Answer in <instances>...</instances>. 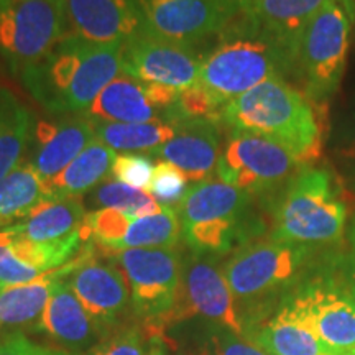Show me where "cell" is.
Here are the masks:
<instances>
[{
	"instance_id": "27",
	"label": "cell",
	"mask_w": 355,
	"mask_h": 355,
	"mask_svg": "<svg viewBox=\"0 0 355 355\" xmlns=\"http://www.w3.org/2000/svg\"><path fill=\"white\" fill-rule=\"evenodd\" d=\"M46 198L38 173L28 162L20 163L0 180V229L19 224Z\"/></svg>"
},
{
	"instance_id": "8",
	"label": "cell",
	"mask_w": 355,
	"mask_h": 355,
	"mask_svg": "<svg viewBox=\"0 0 355 355\" xmlns=\"http://www.w3.org/2000/svg\"><path fill=\"white\" fill-rule=\"evenodd\" d=\"M121 265L130 286L135 314L150 324H166L181 286V255L170 248H128L107 255Z\"/></svg>"
},
{
	"instance_id": "15",
	"label": "cell",
	"mask_w": 355,
	"mask_h": 355,
	"mask_svg": "<svg viewBox=\"0 0 355 355\" xmlns=\"http://www.w3.org/2000/svg\"><path fill=\"white\" fill-rule=\"evenodd\" d=\"M94 140V122L86 114H63L38 121L30 139L28 163L46 188Z\"/></svg>"
},
{
	"instance_id": "36",
	"label": "cell",
	"mask_w": 355,
	"mask_h": 355,
	"mask_svg": "<svg viewBox=\"0 0 355 355\" xmlns=\"http://www.w3.org/2000/svg\"><path fill=\"white\" fill-rule=\"evenodd\" d=\"M89 355H145L139 332L125 331L97 344Z\"/></svg>"
},
{
	"instance_id": "34",
	"label": "cell",
	"mask_w": 355,
	"mask_h": 355,
	"mask_svg": "<svg viewBox=\"0 0 355 355\" xmlns=\"http://www.w3.org/2000/svg\"><path fill=\"white\" fill-rule=\"evenodd\" d=\"M155 165L152 158L140 153H122L117 155L114 159L110 178H114L119 183L128 184L132 188L148 189L152 181Z\"/></svg>"
},
{
	"instance_id": "2",
	"label": "cell",
	"mask_w": 355,
	"mask_h": 355,
	"mask_svg": "<svg viewBox=\"0 0 355 355\" xmlns=\"http://www.w3.org/2000/svg\"><path fill=\"white\" fill-rule=\"evenodd\" d=\"M123 44H99L64 35L42 60L20 74L25 87L53 115L84 114L122 73Z\"/></svg>"
},
{
	"instance_id": "18",
	"label": "cell",
	"mask_w": 355,
	"mask_h": 355,
	"mask_svg": "<svg viewBox=\"0 0 355 355\" xmlns=\"http://www.w3.org/2000/svg\"><path fill=\"white\" fill-rule=\"evenodd\" d=\"M91 248L79 255L66 282L97 326L112 324L122 316L130 298L127 278L114 265L92 259Z\"/></svg>"
},
{
	"instance_id": "39",
	"label": "cell",
	"mask_w": 355,
	"mask_h": 355,
	"mask_svg": "<svg viewBox=\"0 0 355 355\" xmlns=\"http://www.w3.org/2000/svg\"><path fill=\"white\" fill-rule=\"evenodd\" d=\"M324 355H355L354 352H327Z\"/></svg>"
},
{
	"instance_id": "33",
	"label": "cell",
	"mask_w": 355,
	"mask_h": 355,
	"mask_svg": "<svg viewBox=\"0 0 355 355\" xmlns=\"http://www.w3.org/2000/svg\"><path fill=\"white\" fill-rule=\"evenodd\" d=\"M329 144L337 162L355 168V101L337 115L329 128Z\"/></svg>"
},
{
	"instance_id": "6",
	"label": "cell",
	"mask_w": 355,
	"mask_h": 355,
	"mask_svg": "<svg viewBox=\"0 0 355 355\" xmlns=\"http://www.w3.org/2000/svg\"><path fill=\"white\" fill-rule=\"evenodd\" d=\"M252 194L219 178L194 183L175 207L181 237L198 255H216L234 247L250 206Z\"/></svg>"
},
{
	"instance_id": "11",
	"label": "cell",
	"mask_w": 355,
	"mask_h": 355,
	"mask_svg": "<svg viewBox=\"0 0 355 355\" xmlns=\"http://www.w3.org/2000/svg\"><path fill=\"white\" fill-rule=\"evenodd\" d=\"M145 33L198 46L219 37L241 13L239 0H139Z\"/></svg>"
},
{
	"instance_id": "32",
	"label": "cell",
	"mask_w": 355,
	"mask_h": 355,
	"mask_svg": "<svg viewBox=\"0 0 355 355\" xmlns=\"http://www.w3.org/2000/svg\"><path fill=\"white\" fill-rule=\"evenodd\" d=\"M148 191L162 206L175 207L180 204L188 191V178L184 173L178 170L175 165L163 162H158L155 166L152 181L148 184Z\"/></svg>"
},
{
	"instance_id": "24",
	"label": "cell",
	"mask_w": 355,
	"mask_h": 355,
	"mask_svg": "<svg viewBox=\"0 0 355 355\" xmlns=\"http://www.w3.org/2000/svg\"><path fill=\"white\" fill-rule=\"evenodd\" d=\"M115 157L117 155L112 148L96 139L44 188L46 196L55 199L81 198L109 180Z\"/></svg>"
},
{
	"instance_id": "13",
	"label": "cell",
	"mask_w": 355,
	"mask_h": 355,
	"mask_svg": "<svg viewBox=\"0 0 355 355\" xmlns=\"http://www.w3.org/2000/svg\"><path fill=\"white\" fill-rule=\"evenodd\" d=\"M235 301L224 272L204 255L194 254L183 266L180 296L168 319L201 314L225 331L243 337V322Z\"/></svg>"
},
{
	"instance_id": "40",
	"label": "cell",
	"mask_w": 355,
	"mask_h": 355,
	"mask_svg": "<svg viewBox=\"0 0 355 355\" xmlns=\"http://www.w3.org/2000/svg\"><path fill=\"white\" fill-rule=\"evenodd\" d=\"M352 243H354V248H355V225H354V229H352Z\"/></svg>"
},
{
	"instance_id": "19",
	"label": "cell",
	"mask_w": 355,
	"mask_h": 355,
	"mask_svg": "<svg viewBox=\"0 0 355 355\" xmlns=\"http://www.w3.org/2000/svg\"><path fill=\"white\" fill-rule=\"evenodd\" d=\"M173 139L150 155L175 165L193 183L209 180L217 170L222 153L219 122L193 119L173 122Z\"/></svg>"
},
{
	"instance_id": "25",
	"label": "cell",
	"mask_w": 355,
	"mask_h": 355,
	"mask_svg": "<svg viewBox=\"0 0 355 355\" xmlns=\"http://www.w3.org/2000/svg\"><path fill=\"white\" fill-rule=\"evenodd\" d=\"M38 326L58 340L68 344H84L94 334L97 324L92 321L66 278H63L56 283Z\"/></svg>"
},
{
	"instance_id": "43",
	"label": "cell",
	"mask_w": 355,
	"mask_h": 355,
	"mask_svg": "<svg viewBox=\"0 0 355 355\" xmlns=\"http://www.w3.org/2000/svg\"><path fill=\"white\" fill-rule=\"evenodd\" d=\"M354 354H355V352H354Z\"/></svg>"
},
{
	"instance_id": "37",
	"label": "cell",
	"mask_w": 355,
	"mask_h": 355,
	"mask_svg": "<svg viewBox=\"0 0 355 355\" xmlns=\"http://www.w3.org/2000/svg\"><path fill=\"white\" fill-rule=\"evenodd\" d=\"M0 355H68L61 350L44 347L26 339L21 334H10L0 340Z\"/></svg>"
},
{
	"instance_id": "21",
	"label": "cell",
	"mask_w": 355,
	"mask_h": 355,
	"mask_svg": "<svg viewBox=\"0 0 355 355\" xmlns=\"http://www.w3.org/2000/svg\"><path fill=\"white\" fill-rule=\"evenodd\" d=\"M324 3L326 0H239L243 19L285 44L296 60L306 26Z\"/></svg>"
},
{
	"instance_id": "3",
	"label": "cell",
	"mask_w": 355,
	"mask_h": 355,
	"mask_svg": "<svg viewBox=\"0 0 355 355\" xmlns=\"http://www.w3.org/2000/svg\"><path fill=\"white\" fill-rule=\"evenodd\" d=\"M290 74H296L293 53L239 13L202 56L198 83L225 107L259 84Z\"/></svg>"
},
{
	"instance_id": "38",
	"label": "cell",
	"mask_w": 355,
	"mask_h": 355,
	"mask_svg": "<svg viewBox=\"0 0 355 355\" xmlns=\"http://www.w3.org/2000/svg\"><path fill=\"white\" fill-rule=\"evenodd\" d=\"M349 188L355 193V168H354L352 175H350V178H349Z\"/></svg>"
},
{
	"instance_id": "12",
	"label": "cell",
	"mask_w": 355,
	"mask_h": 355,
	"mask_svg": "<svg viewBox=\"0 0 355 355\" xmlns=\"http://www.w3.org/2000/svg\"><path fill=\"white\" fill-rule=\"evenodd\" d=\"M202 56L194 48L141 32L122 46V74L135 81L184 91L199 81Z\"/></svg>"
},
{
	"instance_id": "9",
	"label": "cell",
	"mask_w": 355,
	"mask_h": 355,
	"mask_svg": "<svg viewBox=\"0 0 355 355\" xmlns=\"http://www.w3.org/2000/svg\"><path fill=\"white\" fill-rule=\"evenodd\" d=\"M303 165L282 145L254 133L232 130L217 163V178L248 194L286 184Z\"/></svg>"
},
{
	"instance_id": "7",
	"label": "cell",
	"mask_w": 355,
	"mask_h": 355,
	"mask_svg": "<svg viewBox=\"0 0 355 355\" xmlns=\"http://www.w3.org/2000/svg\"><path fill=\"white\" fill-rule=\"evenodd\" d=\"M66 35V0H7L0 8V55L20 76Z\"/></svg>"
},
{
	"instance_id": "20",
	"label": "cell",
	"mask_w": 355,
	"mask_h": 355,
	"mask_svg": "<svg viewBox=\"0 0 355 355\" xmlns=\"http://www.w3.org/2000/svg\"><path fill=\"white\" fill-rule=\"evenodd\" d=\"M293 298L329 352H355V296L339 288L313 285Z\"/></svg>"
},
{
	"instance_id": "5",
	"label": "cell",
	"mask_w": 355,
	"mask_h": 355,
	"mask_svg": "<svg viewBox=\"0 0 355 355\" xmlns=\"http://www.w3.org/2000/svg\"><path fill=\"white\" fill-rule=\"evenodd\" d=\"M355 0H326L301 37L296 74L303 92L327 104L343 83L354 42Z\"/></svg>"
},
{
	"instance_id": "31",
	"label": "cell",
	"mask_w": 355,
	"mask_h": 355,
	"mask_svg": "<svg viewBox=\"0 0 355 355\" xmlns=\"http://www.w3.org/2000/svg\"><path fill=\"white\" fill-rule=\"evenodd\" d=\"M42 275L44 273L20 255L10 230L0 229V288L33 282Z\"/></svg>"
},
{
	"instance_id": "1",
	"label": "cell",
	"mask_w": 355,
	"mask_h": 355,
	"mask_svg": "<svg viewBox=\"0 0 355 355\" xmlns=\"http://www.w3.org/2000/svg\"><path fill=\"white\" fill-rule=\"evenodd\" d=\"M326 112L327 104L311 101L286 79L273 78L230 101L220 123L282 145L306 168L316 165L329 140Z\"/></svg>"
},
{
	"instance_id": "29",
	"label": "cell",
	"mask_w": 355,
	"mask_h": 355,
	"mask_svg": "<svg viewBox=\"0 0 355 355\" xmlns=\"http://www.w3.org/2000/svg\"><path fill=\"white\" fill-rule=\"evenodd\" d=\"M181 239V222L175 207L163 206L157 214L132 219L115 252L128 248H170ZM110 255V254H109Z\"/></svg>"
},
{
	"instance_id": "14",
	"label": "cell",
	"mask_w": 355,
	"mask_h": 355,
	"mask_svg": "<svg viewBox=\"0 0 355 355\" xmlns=\"http://www.w3.org/2000/svg\"><path fill=\"white\" fill-rule=\"evenodd\" d=\"M180 92L121 74L102 89L84 114L92 121L109 123L170 122Z\"/></svg>"
},
{
	"instance_id": "23",
	"label": "cell",
	"mask_w": 355,
	"mask_h": 355,
	"mask_svg": "<svg viewBox=\"0 0 355 355\" xmlns=\"http://www.w3.org/2000/svg\"><path fill=\"white\" fill-rule=\"evenodd\" d=\"M79 255L69 263L42 275L33 282L0 288V327L40 324L42 314L60 279L68 277L78 265Z\"/></svg>"
},
{
	"instance_id": "35",
	"label": "cell",
	"mask_w": 355,
	"mask_h": 355,
	"mask_svg": "<svg viewBox=\"0 0 355 355\" xmlns=\"http://www.w3.org/2000/svg\"><path fill=\"white\" fill-rule=\"evenodd\" d=\"M211 355H270L254 340L243 339L230 331H219L211 339Z\"/></svg>"
},
{
	"instance_id": "26",
	"label": "cell",
	"mask_w": 355,
	"mask_h": 355,
	"mask_svg": "<svg viewBox=\"0 0 355 355\" xmlns=\"http://www.w3.org/2000/svg\"><path fill=\"white\" fill-rule=\"evenodd\" d=\"M32 115L13 92L0 87V180L20 165L32 139Z\"/></svg>"
},
{
	"instance_id": "16",
	"label": "cell",
	"mask_w": 355,
	"mask_h": 355,
	"mask_svg": "<svg viewBox=\"0 0 355 355\" xmlns=\"http://www.w3.org/2000/svg\"><path fill=\"white\" fill-rule=\"evenodd\" d=\"M141 32L139 0H66V35L99 44H125Z\"/></svg>"
},
{
	"instance_id": "42",
	"label": "cell",
	"mask_w": 355,
	"mask_h": 355,
	"mask_svg": "<svg viewBox=\"0 0 355 355\" xmlns=\"http://www.w3.org/2000/svg\"><path fill=\"white\" fill-rule=\"evenodd\" d=\"M6 2H7V0H0V8L3 7V3H6Z\"/></svg>"
},
{
	"instance_id": "17",
	"label": "cell",
	"mask_w": 355,
	"mask_h": 355,
	"mask_svg": "<svg viewBox=\"0 0 355 355\" xmlns=\"http://www.w3.org/2000/svg\"><path fill=\"white\" fill-rule=\"evenodd\" d=\"M86 217L81 198H46L24 220L8 227L30 242L56 248L74 259L89 239Z\"/></svg>"
},
{
	"instance_id": "4",
	"label": "cell",
	"mask_w": 355,
	"mask_h": 355,
	"mask_svg": "<svg viewBox=\"0 0 355 355\" xmlns=\"http://www.w3.org/2000/svg\"><path fill=\"white\" fill-rule=\"evenodd\" d=\"M272 239L311 245L343 237L347 206L339 194V181L321 166H306L285 184L273 212Z\"/></svg>"
},
{
	"instance_id": "30",
	"label": "cell",
	"mask_w": 355,
	"mask_h": 355,
	"mask_svg": "<svg viewBox=\"0 0 355 355\" xmlns=\"http://www.w3.org/2000/svg\"><path fill=\"white\" fill-rule=\"evenodd\" d=\"M92 199L97 206L117 209L132 219L157 214L163 206L155 199L148 191L132 188V186L119 183V181L105 180L97 186L92 193Z\"/></svg>"
},
{
	"instance_id": "22",
	"label": "cell",
	"mask_w": 355,
	"mask_h": 355,
	"mask_svg": "<svg viewBox=\"0 0 355 355\" xmlns=\"http://www.w3.org/2000/svg\"><path fill=\"white\" fill-rule=\"evenodd\" d=\"M254 343L270 355H324L329 352L293 296L260 327Z\"/></svg>"
},
{
	"instance_id": "28",
	"label": "cell",
	"mask_w": 355,
	"mask_h": 355,
	"mask_svg": "<svg viewBox=\"0 0 355 355\" xmlns=\"http://www.w3.org/2000/svg\"><path fill=\"white\" fill-rule=\"evenodd\" d=\"M92 122H94L96 139L112 148L114 152L152 153L175 135V125L163 121L145 123Z\"/></svg>"
},
{
	"instance_id": "41",
	"label": "cell",
	"mask_w": 355,
	"mask_h": 355,
	"mask_svg": "<svg viewBox=\"0 0 355 355\" xmlns=\"http://www.w3.org/2000/svg\"><path fill=\"white\" fill-rule=\"evenodd\" d=\"M150 355H163L162 352H159V350H153V352L152 354H150Z\"/></svg>"
},
{
	"instance_id": "10",
	"label": "cell",
	"mask_w": 355,
	"mask_h": 355,
	"mask_svg": "<svg viewBox=\"0 0 355 355\" xmlns=\"http://www.w3.org/2000/svg\"><path fill=\"white\" fill-rule=\"evenodd\" d=\"M308 255L306 245L270 239L241 248L224 266V275L235 300L255 301L290 285Z\"/></svg>"
}]
</instances>
